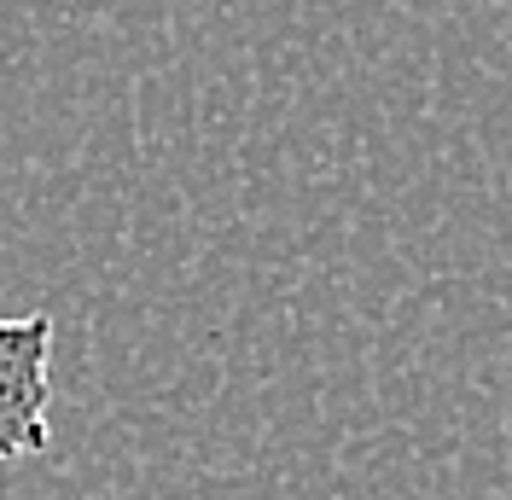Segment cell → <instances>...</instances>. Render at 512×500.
Masks as SVG:
<instances>
[{"label":"cell","mask_w":512,"mask_h":500,"mask_svg":"<svg viewBox=\"0 0 512 500\" xmlns=\"http://www.w3.org/2000/svg\"><path fill=\"white\" fill-rule=\"evenodd\" d=\"M53 442V314H0V466Z\"/></svg>","instance_id":"6da1fadb"}]
</instances>
